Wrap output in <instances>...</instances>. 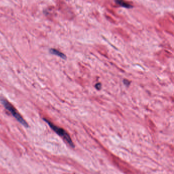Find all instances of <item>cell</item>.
<instances>
[{
	"instance_id": "cell-1",
	"label": "cell",
	"mask_w": 174,
	"mask_h": 174,
	"mask_svg": "<svg viewBox=\"0 0 174 174\" xmlns=\"http://www.w3.org/2000/svg\"><path fill=\"white\" fill-rule=\"evenodd\" d=\"M0 101L1 102L2 104L3 105V106L6 109V110H7L19 123H21L25 127L27 128L29 127V125L25 120L23 118L21 114L18 112V110L10 102L3 97L0 98Z\"/></svg>"
},
{
	"instance_id": "cell-2",
	"label": "cell",
	"mask_w": 174,
	"mask_h": 174,
	"mask_svg": "<svg viewBox=\"0 0 174 174\" xmlns=\"http://www.w3.org/2000/svg\"><path fill=\"white\" fill-rule=\"evenodd\" d=\"M43 119L47 123V124L51 127V129H52V130H53L56 133L58 136L62 137V139H64V140H65L69 146L72 148L75 147V145L72 142V140L71 139V136L64 129L55 125L52 122H51L50 120H48L46 118H44Z\"/></svg>"
},
{
	"instance_id": "cell-3",
	"label": "cell",
	"mask_w": 174,
	"mask_h": 174,
	"mask_svg": "<svg viewBox=\"0 0 174 174\" xmlns=\"http://www.w3.org/2000/svg\"><path fill=\"white\" fill-rule=\"evenodd\" d=\"M50 52L51 53H52L53 55H56L57 56H58L59 57H60L62 59H67V56L64 53H62V52H60L59 50H57L55 49H50Z\"/></svg>"
},
{
	"instance_id": "cell-4",
	"label": "cell",
	"mask_w": 174,
	"mask_h": 174,
	"mask_svg": "<svg viewBox=\"0 0 174 174\" xmlns=\"http://www.w3.org/2000/svg\"><path fill=\"white\" fill-rule=\"evenodd\" d=\"M115 2L117 4L120 5V6L126 8H132L133 6L127 3L124 0H115Z\"/></svg>"
},
{
	"instance_id": "cell-5",
	"label": "cell",
	"mask_w": 174,
	"mask_h": 174,
	"mask_svg": "<svg viewBox=\"0 0 174 174\" xmlns=\"http://www.w3.org/2000/svg\"><path fill=\"white\" fill-rule=\"evenodd\" d=\"M123 82H124V85H125L126 86H129V85H130V81L128 80H126V79H125L123 81Z\"/></svg>"
},
{
	"instance_id": "cell-6",
	"label": "cell",
	"mask_w": 174,
	"mask_h": 174,
	"mask_svg": "<svg viewBox=\"0 0 174 174\" xmlns=\"http://www.w3.org/2000/svg\"><path fill=\"white\" fill-rule=\"evenodd\" d=\"M95 87L97 90H100L101 89V83H97L95 85Z\"/></svg>"
}]
</instances>
